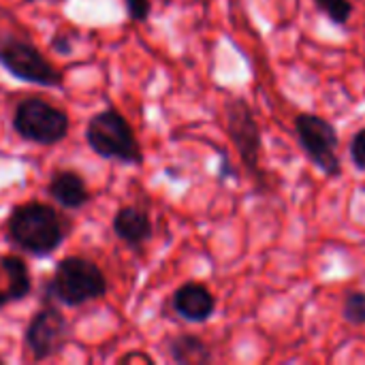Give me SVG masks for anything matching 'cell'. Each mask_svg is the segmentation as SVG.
I'll return each instance as SVG.
<instances>
[{
	"label": "cell",
	"mask_w": 365,
	"mask_h": 365,
	"mask_svg": "<svg viewBox=\"0 0 365 365\" xmlns=\"http://www.w3.org/2000/svg\"><path fill=\"white\" fill-rule=\"evenodd\" d=\"M124 6L135 24H143L152 15V0H124Z\"/></svg>",
	"instance_id": "2e32d148"
},
{
	"label": "cell",
	"mask_w": 365,
	"mask_h": 365,
	"mask_svg": "<svg viewBox=\"0 0 365 365\" xmlns=\"http://www.w3.org/2000/svg\"><path fill=\"white\" fill-rule=\"evenodd\" d=\"M86 143L96 156L105 160L128 167L143 165V152L133 126L113 107H107L90 118L86 126Z\"/></svg>",
	"instance_id": "3957f363"
},
{
	"label": "cell",
	"mask_w": 365,
	"mask_h": 365,
	"mask_svg": "<svg viewBox=\"0 0 365 365\" xmlns=\"http://www.w3.org/2000/svg\"><path fill=\"white\" fill-rule=\"evenodd\" d=\"M68 321L56 306H43L32 314L26 325L24 342L34 361H47L58 357L68 342Z\"/></svg>",
	"instance_id": "ba28073f"
},
{
	"label": "cell",
	"mask_w": 365,
	"mask_h": 365,
	"mask_svg": "<svg viewBox=\"0 0 365 365\" xmlns=\"http://www.w3.org/2000/svg\"><path fill=\"white\" fill-rule=\"evenodd\" d=\"M49 45L53 47V51H58V53H62V56H66V53L73 51V47H71V43H68V36H62V34H56V36L49 41Z\"/></svg>",
	"instance_id": "ac0fdd59"
},
{
	"label": "cell",
	"mask_w": 365,
	"mask_h": 365,
	"mask_svg": "<svg viewBox=\"0 0 365 365\" xmlns=\"http://www.w3.org/2000/svg\"><path fill=\"white\" fill-rule=\"evenodd\" d=\"M295 133L304 154L319 171H323L327 178H338L342 173L338 156L340 139L336 126L329 120L317 113H299L295 118Z\"/></svg>",
	"instance_id": "8992f818"
},
{
	"label": "cell",
	"mask_w": 365,
	"mask_h": 365,
	"mask_svg": "<svg viewBox=\"0 0 365 365\" xmlns=\"http://www.w3.org/2000/svg\"><path fill=\"white\" fill-rule=\"evenodd\" d=\"M0 66L17 81L38 88H62L64 73L30 41L0 32Z\"/></svg>",
	"instance_id": "277c9868"
},
{
	"label": "cell",
	"mask_w": 365,
	"mask_h": 365,
	"mask_svg": "<svg viewBox=\"0 0 365 365\" xmlns=\"http://www.w3.org/2000/svg\"><path fill=\"white\" fill-rule=\"evenodd\" d=\"M351 160L359 171H365V128L357 130L351 139Z\"/></svg>",
	"instance_id": "e0dca14e"
},
{
	"label": "cell",
	"mask_w": 365,
	"mask_h": 365,
	"mask_svg": "<svg viewBox=\"0 0 365 365\" xmlns=\"http://www.w3.org/2000/svg\"><path fill=\"white\" fill-rule=\"evenodd\" d=\"M71 222L56 207L43 201H26L11 210L6 237L32 257H51L68 237Z\"/></svg>",
	"instance_id": "6da1fadb"
},
{
	"label": "cell",
	"mask_w": 365,
	"mask_h": 365,
	"mask_svg": "<svg viewBox=\"0 0 365 365\" xmlns=\"http://www.w3.org/2000/svg\"><path fill=\"white\" fill-rule=\"evenodd\" d=\"M342 317L346 323L355 327H365V293L364 291H351L344 295L342 302Z\"/></svg>",
	"instance_id": "5bb4252c"
},
{
	"label": "cell",
	"mask_w": 365,
	"mask_h": 365,
	"mask_svg": "<svg viewBox=\"0 0 365 365\" xmlns=\"http://www.w3.org/2000/svg\"><path fill=\"white\" fill-rule=\"evenodd\" d=\"M11 126L17 137L36 145H56L66 139L71 130V118L60 107L28 96L19 101L13 109Z\"/></svg>",
	"instance_id": "5b68a950"
},
{
	"label": "cell",
	"mask_w": 365,
	"mask_h": 365,
	"mask_svg": "<svg viewBox=\"0 0 365 365\" xmlns=\"http://www.w3.org/2000/svg\"><path fill=\"white\" fill-rule=\"evenodd\" d=\"M227 133H229L244 167L252 175V180L263 184V180H265L263 169H261L263 135H261V126H259L250 105L242 96H233L227 103Z\"/></svg>",
	"instance_id": "52a82bcc"
},
{
	"label": "cell",
	"mask_w": 365,
	"mask_h": 365,
	"mask_svg": "<svg viewBox=\"0 0 365 365\" xmlns=\"http://www.w3.org/2000/svg\"><path fill=\"white\" fill-rule=\"evenodd\" d=\"M0 269L6 278V284L0 287V310L9 304L24 302L32 293V276L28 263L17 255L0 257Z\"/></svg>",
	"instance_id": "7c38bea8"
},
{
	"label": "cell",
	"mask_w": 365,
	"mask_h": 365,
	"mask_svg": "<svg viewBox=\"0 0 365 365\" xmlns=\"http://www.w3.org/2000/svg\"><path fill=\"white\" fill-rule=\"evenodd\" d=\"M314 4L336 26H344L353 15V2L351 0H314Z\"/></svg>",
	"instance_id": "9a60e30c"
},
{
	"label": "cell",
	"mask_w": 365,
	"mask_h": 365,
	"mask_svg": "<svg viewBox=\"0 0 365 365\" xmlns=\"http://www.w3.org/2000/svg\"><path fill=\"white\" fill-rule=\"evenodd\" d=\"M109 282L105 272L86 257H64L56 263L51 278L45 282V297L66 308H79L107 295Z\"/></svg>",
	"instance_id": "7a4b0ae2"
},
{
	"label": "cell",
	"mask_w": 365,
	"mask_h": 365,
	"mask_svg": "<svg viewBox=\"0 0 365 365\" xmlns=\"http://www.w3.org/2000/svg\"><path fill=\"white\" fill-rule=\"evenodd\" d=\"M171 308L188 323H205L216 312V297L205 284L186 282L171 295Z\"/></svg>",
	"instance_id": "9c48e42d"
},
{
	"label": "cell",
	"mask_w": 365,
	"mask_h": 365,
	"mask_svg": "<svg viewBox=\"0 0 365 365\" xmlns=\"http://www.w3.org/2000/svg\"><path fill=\"white\" fill-rule=\"evenodd\" d=\"M128 361H145V364H152V359L143 353H128L124 357H120V364H128Z\"/></svg>",
	"instance_id": "d6986e66"
},
{
	"label": "cell",
	"mask_w": 365,
	"mask_h": 365,
	"mask_svg": "<svg viewBox=\"0 0 365 365\" xmlns=\"http://www.w3.org/2000/svg\"><path fill=\"white\" fill-rule=\"evenodd\" d=\"M165 353L169 361L178 365H205L214 361L212 349L199 336L192 334H178L167 338Z\"/></svg>",
	"instance_id": "4fadbf2b"
},
{
	"label": "cell",
	"mask_w": 365,
	"mask_h": 365,
	"mask_svg": "<svg viewBox=\"0 0 365 365\" xmlns=\"http://www.w3.org/2000/svg\"><path fill=\"white\" fill-rule=\"evenodd\" d=\"M47 195L68 212L81 210L92 197L86 180L73 169L53 171L49 182H47Z\"/></svg>",
	"instance_id": "8fae6325"
},
{
	"label": "cell",
	"mask_w": 365,
	"mask_h": 365,
	"mask_svg": "<svg viewBox=\"0 0 365 365\" xmlns=\"http://www.w3.org/2000/svg\"><path fill=\"white\" fill-rule=\"evenodd\" d=\"M113 235L130 248H139L154 235V225L148 212L137 205H122L111 220Z\"/></svg>",
	"instance_id": "30bf717a"
}]
</instances>
